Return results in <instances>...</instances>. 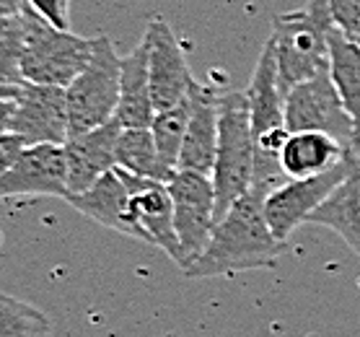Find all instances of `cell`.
<instances>
[{
    "mask_svg": "<svg viewBox=\"0 0 360 337\" xmlns=\"http://www.w3.org/2000/svg\"><path fill=\"white\" fill-rule=\"evenodd\" d=\"M285 241L272 234L264 218V200L252 189L238 198L215 223L202 255L184 267L187 278H221L231 272L272 267L283 255Z\"/></svg>",
    "mask_w": 360,
    "mask_h": 337,
    "instance_id": "1",
    "label": "cell"
},
{
    "mask_svg": "<svg viewBox=\"0 0 360 337\" xmlns=\"http://www.w3.org/2000/svg\"><path fill=\"white\" fill-rule=\"evenodd\" d=\"M335 29V18L329 11V0H309L301 11H290L275 18V32L270 42L275 47L278 75L283 94L298 83L329 70V32Z\"/></svg>",
    "mask_w": 360,
    "mask_h": 337,
    "instance_id": "2",
    "label": "cell"
},
{
    "mask_svg": "<svg viewBox=\"0 0 360 337\" xmlns=\"http://www.w3.org/2000/svg\"><path fill=\"white\" fill-rule=\"evenodd\" d=\"M254 177V132L252 109L246 94H223L218 117V156L213 169L215 223L229 213L238 198L252 189Z\"/></svg>",
    "mask_w": 360,
    "mask_h": 337,
    "instance_id": "3",
    "label": "cell"
},
{
    "mask_svg": "<svg viewBox=\"0 0 360 337\" xmlns=\"http://www.w3.org/2000/svg\"><path fill=\"white\" fill-rule=\"evenodd\" d=\"M26 16V50L21 75L26 83H44L68 89L89 68L96 39L73 34L70 29H55L37 16L24 3Z\"/></svg>",
    "mask_w": 360,
    "mask_h": 337,
    "instance_id": "4",
    "label": "cell"
},
{
    "mask_svg": "<svg viewBox=\"0 0 360 337\" xmlns=\"http://www.w3.org/2000/svg\"><path fill=\"white\" fill-rule=\"evenodd\" d=\"M122 58H117L109 37H96L89 68L65 89L70 135L96 130L117 117L120 107Z\"/></svg>",
    "mask_w": 360,
    "mask_h": 337,
    "instance_id": "5",
    "label": "cell"
},
{
    "mask_svg": "<svg viewBox=\"0 0 360 337\" xmlns=\"http://www.w3.org/2000/svg\"><path fill=\"white\" fill-rule=\"evenodd\" d=\"M285 127L288 132H324L329 138L350 146L355 138V122L345 109L342 96L329 70L288 91Z\"/></svg>",
    "mask_w": 360,
    "mask_h": 337,
    "instance_id": "6",
    "label": "cell"
},
{
    "mask_svg": "<svg viewBox=\"0 0 360 337\" xmlns=\"http://www.w3.org/2000/svg\"><path fill=\"white\" fill-rule=\"evenodd\" d=\"M174 200V229L179 236L184 267L202 255L215 229V187L210 177L176 169L166 182ZM181 267V270H184Z\"/></svg>",
    "mask_w": 360,
    "mask_h": 337,
    "instance_id": "7",
    "label": "cell"
},
{
    "mask_svg": "<svg viewBox=\"0 0 360 337\" xmlns=\"http://www.w3.org/2000/svg\"><path fill=\"white\" fill-rule=\"evenodd\" d=\"M347 151L340 164L332 169L314 177H303V179H288L283 187L270 192L264 198V218L270 223L272 234L280 241H288V236L293 234L301 223L309 221V215L332 195V189L345 179L347 174Z\"/></svg>",
    "mask_w": 360,
    "mask_h": 337,
    "instance_id": "8",
    "label": "cell"
},
{
    "mask_svg": "<svg viewBox=\"0 0 360 337\" xmlns=\"http://www.w3.org/2000/svg\"><path fill=\"white\" fill-rule=\"evenodd\" d=\"M13 132L26 140V146H41V143L65 146L70 138L65 89L44 83H24L16 94Z\"/></svg>",
    "mask_w": 360,
    "mask_h": 337,
    "instance_id": "9",
    "label": "cell"
},
{
    "mask_svg": "<svg viewBox=\"0 0 360 337\" xmlns=\"http://www.w3.org/2000/svg\"><path fill=\"white\" fill-rule=\"evenodd\" d=\"M146 39L150 44L148 68H150L153 107H156V112H164V109H172L187 99L195 81H192L187 58L181 52L179 42L164 18H153L148 24Z\"/></svg>",
    "mask_w": 360,
    "mask_h": 337,
    "instance_id": "10",
    "label": "cell"
},
{
    "mask_svg": "<svg viewBox=\"0 0 360 337\" xmlns=\"http://www.w3.org/2000/svg\"><path fill=\"white\" fill-rule=\"evenodd\" d=\"M21 195H49L68 198V161L65 148L55 143L29 146L18 161L0 177V200Z\"/></svg>",
    "mask_w": 360,
    "mask_h": 337,
    "instance_id": "11",
    "label": "cell"
},
{
    "mask_svg": "<svg viewBox=\"0 0 360 337\" xmlns=\"http://www.w3.org/2000/svg\"><path fill=\"white\" fill-rule=\"evenodd\" d=\"M120 177L127 184L130 192V208L138 223L146 229L150 244L164 249L174 262L184 267V255H181V244L174 229V200L169 192V184L158 179H146V177H135V174L124 172L117 166Z\"/></svg>",
    "mask_w": 360,
    "mask_h": 337,
    "instance_id": "12",
    "label": "cell"
},
{
    "mask_svg": "<svg viewBox=\"0 0 360 337\" xmlns=\"http://www.w3.org/2000/svg\"><path fill=\"white\" fill-rule=\"evenodd\" d=\"M122 125L120 120H109L96 130L81 132V135H70L65 148L68 161V189L70 195L86 192L94 187L104 174L117 169V140H120ZM68 195V198H70ZM65 198V200H68Z\"/></svg>",
    "mask_w": 360,
    "mask_h": 337,
    "instance_id": "13",
    "label": "cell"
},
{
    "mask_svg": "<svg viewBox=\"0 0 360 337\" xmlns=\"http://www.w3.org/2000/svg\"><path fill=\"white\" fill-rule=\"evenodd\" d=\"M68 203L78 210V213L89 215L91 221L101 223L112 231H120L124 236L140 239L150 244L146 229L138 223V218L132 215L130 208V192H127V184L120 177V172H109L104 174L101 179L89 187L86 192H78V195H70Z\"/></svg>",
    "mask_w": 360,
    "mask_h": 337,
    "instance_id": "14",
    "label": "cell"
},
{
    "mask_svg": "<svg viewBox=\"0 0 360 337\" xmlns=\"http://www.w3.org/2000/svg\"><path fill=\"white\" fill-rule=\"evenodd\" d=\"M218 117H221V96L213 89L200 83L192 86V115H189L187 135L181 146L179 169L213 177L215 156H218Z\"/></svg>",
    "mask_w": 360,
    "mask_h": 337,
    "instance_id": "15",
    "label": "cell"
},
{
    "mask_svg": "<svg viewBox=\"0 0 360 337\" xmlns=\"http://www.w3.org/2000/svg\"><path fill=\"white\" fill-rule=\"evenodd\" d=\"M347 174L306 223L332 229L360 257V156L347 146Z\"/></svg>",
    "mask_w": 360,
    "mask_h": 337,
    "instance_id": "16",
    "label": "cell"
},
{
    "mask_svg": "<svg viewBox=\"0 0 360 337\" xmlns=\"http://www.w3.org/2000/svg\"><path fill=\"white\" fill-rule=\"evenodd\" d=\"M150 44L143 37L138 47L122 58V81H120V107L117 120L122 127H150L156 120L153 94H150Z\"/></svg>",
    "mask_w": 360,
    "mask_h": 337,
    "instance_id": "17",
    "label": "cell"
},
{
    "mask_svg": "<svg viewBox=\"0 0 360 337\" xmlns=\"http://www.w3.org/2000/svg\"><path fill=\"white\" fill-rule=\"evenodd\" d=\"M347 146L324 132H290L283 146V169L290 179H303L332 169L345 158Z\"/></svg>",
    "mask_w": 360,
    "mask_h": 337,
    "instance_id": "18",
    "label": "cell"
},
{
    "mask_svg": "<svg viewBox=\"0 0 360 337\" xmlns=\"http://www.w3.org/2000/svg\"><path fill=\"white\" fill-rule=\"evenodd\" d=\"M329 73L355 122V138H360V47L337 26L329 32Z\"/></svg>",
    "mask_w": 360,
    "mask_h": 337,
    "instance_id": "19",
    "label": "cell"
},
{
    "mask_svg": "<svg viewBox=\"0 0 360 337\" xmlns=\"http://www.w3.org/2000/svg\"><path fill=\"white\" fill-rule=\"evenodd\" d=\"M117 166L135 177L158 182H169L176 174L164 164L150 127H122L117 140Z\"/></svg>",
    "mask_w": 360,
    "mask_h": 337,
    "instance_id": "20",
    "label": "cell"
},
{
    "mask_svg": "<svg viewBox=\"0 0 360 337\" xmlns=\"http://www.w3.org/2000/svg\"><path fill=\"white\" fill-rule=\"evenodd\" d=\"M189 115H192V91H189V96L181 104L164 109V112H156V120L150 125L158 153L164 158V164L169 169H174V172L179 169V156L181 146H184V135H187Z\"/></svg>",
    "mask_w": 360,
    "mask_h": 337,
    "instance_id": "21",
    "label": "cell"
},
{
    "mask_svg": "<svg viewBox=\"0 0 360 337\" xmlns=\"http://www.w3.org/2000/svg\"><path fill=\"white\" fill-rule=\"evenodd\" d=\"M52 322L41 309L0 293V337H49Z\"/></svg>",
    "mask_w": 360,
    "mask_h": 337,
    "instance_id": "22",
    "label": "cell"
},
{
    "mask_svg": "<svg viewBox=\"0 0 360 337\" xmlns=\"http://www.w3.org/2000/svg\"><path fill=\"white\" fill-rule=\"evenodd\" d=\"M26 50V16L24 8L13 16L0 18V83L6 86H24L21 63Z\"/></svg>",
    "mask_w": 360,
    "mask_h": 337,
    "instance_id": "23",
    "label": "cell"
},
{
    "mask_svg": "<svg viewBox=\"0 0 360 337\" xmlns=\"http://www.w3.org/2000/svg\"><path fill=\"white\" fill-rule=\"evenodd\" d=\"M335 26L360 47V0H329Z\"/></svg>",
    "mask_w": 360,
    "mask_h": 337,
    "instance_id": "24",
    "label": "cell"
},
{
    "mask_svg": "<svg viewBox=\"0 0 360 337\" xmlns=\"http://www.w3.org/2000/svg\"><path fill=\"white\" fill-rule=\"evenodd\" d=\"M24 3L55 29H70V0H24Z\"/></svg>",
    "mask_w": 360,
    "mask_h": 337,
    "instance_id": "25",
    "label": "cell"
},
{
    "mask_svg": "<svg viewBox=\"0 0 360 337\" xmlns=\"http://www.w3.org/2000/svg\"><path fill=\"white\" fill-rule=\"evenodd\" d=\"M29 148L26 146V140L16 132H6V135H0V177L8 172L11 166L16 164L18 156Z\"/></svg>",
    "mask_w": 360,
    "mask_h": 337,
    "instance_id": "26",
    "label": "cell"
},
{
    "mask_svg": "<svg viewBox=\"0 0 360 337\" xmlns=\"http://www.w3.org/2000/svg\"><path fill=\"white\" fill-rule=\"evenodd\" d=\"M13 117H16V96L0 99V135L13 132Z\"/></svg>",
    "mask_w": 360,
    "mask_h": 337,
    "instance_id": "27",
    "label": "cell"
},
{
    "mask_svg": "<svg viewBox=\"0 0 360 337\" xmlns=\"http://www.w3.org/2000/svg\"><path fill=\"white\" fill-rule=\"evenodd\" d=\"M21 8H24V0H0V18L13 16Z\"/></svg>",
    "mask_w": 360,
    "mask_h": 337,
    "instance_id": "28",
    "label": "cell"
},
{
    "mask_svg": "<svg viewBox=\"0 0 360 337\" xmlns=\"http://www.w3.org/2000/svg\"><path fill=\"white\" fill-rule=\"evenodd\" d=\"M21 89V86H18ZM16 86H6V83H0V99H11V96H16L18 94Z\"/></svg>",
    "mask_w": 360,
    "mask_h": 337,
    "instance_id": "29",
    "label": "cell"
},
{
    "mask_svg": "<svg viewBox=\"0 0 360 337\" xmlns=\"http://www.w3.org/2000/svg\"><path fill=\"white\" fill-rule=\"evenodd\" d=\"M350 148L355 151V153H358L360 156V138H352V143H350Z\"/></svg>",
    "mask_w": 360,
    "mask_h": 337,
    "instance_id": "30",
    "label": "cell"
}]
</instances>
